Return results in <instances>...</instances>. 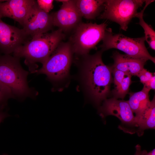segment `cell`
Returning a JSON list of instances; mask_svg holds the SVG:
<instances>
[{"label":"cell","instance_id":"1","mask_svg":"<svg viewBox=\"0 0 155 155\" xmlns=\"http://www.w3.org/2000/svg\"><path fill=\"white\" fill-rule=\"evenodd\" d=\"M103 52L101 50L93 55L77 56L75 61L80 67L82 82L88 96L97 106L110 95L113 82L112 68L103 63Z\"/></svg>","mask_w":155,"mask_h":155},{"label":"cell","instance_id":"2","mask_svg":"<svg viewBox=\"0 0 155 155\" xmlns=\"http://www.w3.org/2000/svg\"><path fill=\"white\" fill-rule=\"evenodd\" d=\"M65 35L59 29L31 38L18 47L13 53L19 58H24L25 63L32 73L36 70V63L43 64L62 42Z\"/></svg>","mask_w":155,"mask_h":155},{"label":"cell","instance_id":"3","mask_svg":"<svg viewBox=\"0 0 155 155\" xmlns=\"http://www.w3.org/2000/svg\"><path fill=\"white\" fill-rule=\"evenodd\" d=\"M28 73L22 68L20 58L10 55L0 56V83L10 91L13 97L33 96L28 84Z\"/></svg>","mask_w":155,"mask_h":155},{"label":"cell","instance_id":"4","mask_svg":"<svg viewBox=\"0 0 155 155\" xmlns=\"http://www.w3.org/2000/svg\"><path fill=\"white\" fill-rule=\"evenodd\" d=\"M108 24L81 22L72 31L67 42L77 56L89 54L103 37Z\"/></svg>","mask_w":155,"mask_h":155},{"label":"cell","instance_id":"5","mask_svg":"<svg viewBox=\"0 0 155 155\" xmlns=\"http://www.w3.org/2000/svg\"><path fill=\"white\" fill-rule=\"evenodd\" d=\"M100 46L103 52L111 49L119 50L133 57L150 60L155 63V58L149 53L145 43L144 36L128 37L120 33H114L111 28H106Z\"/></svg>","mask_w":155,"mask_h":155},{"label":"cell","instance_id":"6","mask_svg":"<svg viewBox=\"0 0 155 155\" xmlns=\"http://www.w3.org/2000/svg\"><path fill=\"white\" fill-rule=\"evenodd\" d=\"M73 54L69 43L62 41L42 64V67L34 73L45 74L54 81L63 80L68 75Z\"/></svg>","mask_w":155,"mask_h":155},{"label":"cell","instance_id":"7","mask_svg":"<svg viewBox=\"0 0 155 155\" xmlns=\"http://www.w3.org/2000/svg\"><path fill=\"white\" fill-rule=\"evenodd\" d=\"M145 1V0H105L103 12L98 18L116 22L120 25L121 29L126 31L137 9Z\"/></svg>","mask_w":155,"mask_h":155},{"label":"cell","instance_id":"8","mask_svg":"<svg viewBox=\"0 0 155 155\" xmlns=\"http://www.w3.org/2000/svg\"><path fill=\"white\" fill-rule=\"evenodd\" d=\"M99 112L102 118L113 115L118 118L121 122L119 128L127 133L128 128L135 127V116L132 111L128 100H119L112 98L104 100Z\"/></svg>","mask_w":155,"mask_h":155},{"label":"cell","instance_id":"9","mask_svg":"<svg viewBox=\"0 0 155 155\" xmlns=\"http://www.w3.org/2000/svg\"><path fill=\"white\" fill-rule=\"evenodd\" d=\"M2 0L0 2V16L7 17L23 26L33 16L38 6L34 0Z\"/></svg>","mask_w":155,"mask_h":155},{"label":"cell","instance_id":"10","mask_svg":"<svg viewBox=\"0 0 155 155\" xmlns=\"http://www.w3.org/2000/svg\"><path fill=\"white\" fill-rule=\"evenodd\" d=\"M56 1L62 4L58 11L50 13L54 26L57 27L64 33L70 32L82 22V18L74 0Z\"/></svg>","mask_w":155,"mask_h":155},{"label":"cell","instance_id":"11","mask_svg":"<svg viewBox=\"0 0 155 155\" xmlns=\"http://www.w3.org/2000/svg\"><path fill=\"white\" fill-rule=\"evenodd\" d=\"M0 16V50L5 55L13 53L30 40L23 29L5 23Z\"/></svg>","mask_w":155,"mask_h":155},{"label":"cell","instance_id":"12","mask_svg":"<svg viewBox=\"0 0 155 155\" xmlns=\"http://www.w3.org/2000/svg\"><path fill=\"white\" fill-rule=\"evenodd\" d=\"M54 26L51 14L41 9L38 5L30 19L22 28L31 38L47 33Z\"/></svg>","mask_w":155,"mask_h":155},{"label":"cell","instance_id":"13","mask_svg":"<svg viewBox=\"0 0 155 155\" xmlns=\"http://www.w3.org/2000/svg\"><path fill=\"white\" fill-rule=\"evenodd\" d=\"M114 60L112 68L121 71L125 73L137 76L144 68L147 61L142 59L132 57L125 54H121L117 51L113 53L111 57Z\"/></svg>","mask_w":155,"mask_h":155},{"label":"cell","instance_id":"14","mask_svg":"<svg viewBox=\"0 0 155 155\" xmlns=\"http://www.w3.org/2000/svg\"><path fill=\"white\" fill-rule=\"evenodd\" d=\"M82 17L88 20H94L103 10L105 0H74Z\"/></svg>","mask_w":155,"mask_h":155},{"label":"cell","instance_id":"15","mask_svg":"<svg viewBox=\"0 0 155 155\" xmlns=\"http://www.w3.org/2000/svg\"><path fill=\"white\" fill-rule=\"evenodd\" d=\"M150 90L144 86L140 91L129 94L128 102L135 117L140 116L149 106L150 101L149 93Z\"/></svg>","mask_w":155,"mask_h":155},{"label":"cell","instance_id":"16","mask_svg":"<svg viewBox=\"0 0 155 155\" xmlns=\"http://www.w3.org/2000/svg\"><path fill=\"white\" fill-rule=\"evenodd\" d=\"M135 127L137 128L136 133L140 136L143 131L148 129L155 128V96L149 106L139 116L135 117Z\"/></svg>","mask_w":155,"mask_h":155},{"label":"cell","instance_id":"17","mask_svg":"<svg viewBox=\"0 0 155 155\" xmlns=\"http://www.w3.org/2000/svg\"><path fill=\"white\" fill-rule=\"evenodd\" d=\"M155 0H145V4L141 11L137 12L135 17L139 19L138 23L143 28L144 30L145 40L148 44L150 47L152 49L155 50V32L152 26L148 24L144 21L143 16L144 12L147 7Z\"/></svg>","mask_w":155,"mask_h":155},{"label":"cell","instance_id":"18","mask_svg":"<svg viewBox=\"0 0 155 155\" xmlns=\"http://www.w3.org/2000/svg\"><path fill=\"white\" fill-rule=\"evenodd\" d=\"M132 76L126 74L123 81L117 86H115L112 93L113 98L123 99L129 92L130 86L132 83Z\"/></svg>","mask_w":155,"mask_h":155},{"label":"cell","instance_id":"19","mask_svg":"<svg viewBox=\"0 0 155 155\" xmlns=\"http://www.w3.org/2000/svg\"><path fill=\"white\" fill-rule=\"evenodd\" d=\"M13 98L10 91L0 83V108H3L8 99Z\"/></svg>","mask_w":155,"mask_h":155},{"label":"cell","instance_id":"20","mask_svg":"<svg viewBox=\"0 0 155 155\" xmlns=\"http://www.w3.org/2000/svg\"><path fill=\"white\" fill-rule=\"evenodd\" d=\"M36 1L39 8L46 13H49L53 8L54 0H37Z\"/></svg>","mask_w":155,"mask_h":155},{"label":"cell","instance_id":"21","mask_svg":"<svg viewBox=\"0 0 155 155\" xmlns=\"http://www.w3.org/2000/svg\"><path fill=\"white\" fill-rule=\"evenodd\" d=\"M112 73L113 76V82L115 86H117L123 81L126 74L121 71L113 68Z\"/></svg>","mask_w":155,"mask_h":155},{"label":"cell","instance_id":"22","mask_svg":"<svg viewBox=\"0 0 155 155\" xmlns=\"http://www.w3.org/2000/svg\"><path fill=\"white\" fill-rule=\"evenodd\" d=\"M154 75L155 73L150 72L144 68L139 72L137 76L139 78L140 82L144 85Z\"/></svg>","mask_w":155,"mask_h":155},{"label":"cell","instance_id":"23","mask_svg":"<svg viewBox=\"0 0 155 155\" xmlns=\"http://www.w3.org/2000/svg\"><path fill=\"white\" fill-rule=\"evenodd\" d=\"M155 75H154L152 77L148 80L144 84V86L150 89L154 90L155 89Z\"/></svg>","mask_w":155,"mask_h":155},{"label":"cell","instance_id":"24","mask_svg":"<svg viewBox=\"0 0 155 155\" xmlns=\"http://www.w3.org/2000/svg\"><path fill=\"white\" fill-rule=\"evenodd\" d=\"M140 155H155V149L154 148L149 152H148L145 150H141Z\"/></svg>","mask_w":155,"mask_h":155},{"label":"cell","instance_id":"25","mask_svg":"<svg viewBox=\"0 0 155 155\" xmlns=\"http://www.w3.org/2000/svg\"><path fill=\"white\" fill-rule=\"evenodd\" d=\"M8 115L5 112L0 111V124L7 116Z\"/></svg>","mask_w":155,"mask_h":155},{"label":"cell","instance_id":"26","mask_svg":"<svg viewBox=\"0 0 155 155\" xmlns=\"http://www.w3.org/2000/svg\"><path fill=\"white\" fill-rule=\"evenodd\" d=\"M135 152L134 155H140L141 151V147L139 144L137 145L135 147Z\"/></svg>","mask_w":155,"mask_h":155},{"label":"cell","instance_id":"27","mask_svg":"<svg viewBox=\"0 0 155 155\" xmlns=\"http://www.w3.org/2000/svg\"><path fill=\"white\" fill-rule=\"evenodd\" d=\"M3 155H7V154H4Z\"/></svg>","mask_w":155,"mask_h":155}]
</instances>
